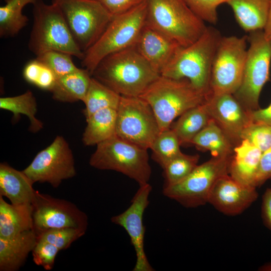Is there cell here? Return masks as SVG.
Segmentation results:
<instances>
[{
    "mask_svg": "<svg viewBox=\"0 0 271 271\" xmlns=\"http://www.w3.org/2000/svg\"><path fill=\"white\" fill-rule=\"evenodd\" d=\"M135 46L102 60L92 76L121 96L138 97L160 76Z\"/></svg>",
    "mask_w": 271,
    "mask_h": 271,
    "instance_id": "obj_1",
    "label": "cell"
},
{
    "mask_svg": "<svg viewBox=\"0 0 271 271\" xmlns=\"http://www.w3.org/2000/svg\"><path fill=\"white\" fill-rule=\"evenodd\" d=\"M222 37L216 28L207 26L197 40L179 49L161 75L174 79H188L196 89L207 97L211 93V69Z\"/></svg>",
    "mask_w": 271,
    "mask_h": 271,
    "instance_id": "obj_2",
    "label": "cell"
},
{
    "mask_svg": "<svg viewBox=\"0 0 271 271\" xmlns=\"http://www.w3.org/2000/svg\"><path fill=\"white\" fill-rule=\"evenodd\" d=\"M33 24L28 47L36 56L57 51L82 59L84 53L76 42L64 16L55 3L37 0L33 5Z\"/></svg>",
    "mask_w": 271,
    "mask_h": 271,
    "instance_id": "obj_3",
    "label": "cell"
},
{
    "mask_svg": "<svg viewBox=\"0 0 271 271\" xmlns=\"http://www.w3.org/2000/svg\"><path fill=\"white\" fill-rule=\"evenodd\" d=\"M139 97L151 106L161 131L170 128L176 117L204 103L207 98L188 79H174L161 75Z\"/></svg>",
    "mask_w": 271,
    "mask_h": 271,
    "instance_id": "obj_4",
    "label": "cell"
},
{
    "mask_svg": "<svg viewBox=\"0 0 271 271\" xmlns=\"http://www.w3.org/2000/svg\"><path fill=\"white\" fill-rule=\"evenodd\" d=\"M146 1L131 10L113 16L97 41L85 53L82 66L92 76L100 61L106 56L135 46L146 25Z\"/></svg>",
    "mask_w": 271,
    "mask_h": 271,
    "instance_id": "obj_5",
    "label": "cell"
},
{
    "mask_svg": "<svg viewBox=\"0 0 271 271\" xmlns=\"http://www.w3.org/2000/svg\"><path fill=\"white\" fill-rule=\"evenodd\" d=\"M146 25L183 47L197 40L207 28L184 0H145Z\"/></svg>",
    "mask_w": 271,
    "mask_h": 271,
    "instance_id": "obj_6",
    "label": "cell"
},
{
    "mask_svg": "<svg viewBox=\"0 0 271 271\" xmlns=\"http://www.w3.org/2000/svg\"><path fill=\"white\" fill-rule=\"evenodd\" d=\"M89 163L97 169L119 172L139 186L148 183L152 174L148 150L116 135L96 145Z\"/></svg>",
    "mask_w": 271,
    "mask_h": 271,
    "instance_id": "obj_7",
    "label": "cell"
},
{
    "mask_svg": "<svg viewBox=\"0 0 271 271\" xmlns=\"http://www.w3.org/2000/svg\"><path fill=\"white\" fill-rule=\"evenodd\" d=\"M247 36L249 46L242 78L233 95L246 109L252 111L260 108V94L269 79L271 42L265 38L263 30L249 32Z\"/></svg>",
    "mask_w": 271,
    "mask_h": 271,
    "instance_id": "obj_8",
    "label": "cell"
},
{
    "mask_svg": "<svg viewBox=\"0 0 271 271\" xmlns=\"http://www.w3.org/2000/svg\"><path fill=\"white\" fill-rule=\"evenodd\" d=\"M52 3L61 9L84 53L97 41L113 17L98 0H52Z\"/></svg>",
    "mask_w": 271,
    "mask_h": 271,
    "instance_id": "obj_9",
    "label": "cell"
},
{
    "mask_svg": "<svg viewBox=\"0 0 271 271\" xmlns=\"http://www.w3.org/2000/svg\"><path fill=\"white\" fill-rule=\"evenodd\" d=\"M231 156L213 157L197 165L184 180L164 185L163 195L187 208H195L208 203L210 192L216 182L229 174Z\"/></svg>",
    "mask_w": 271,
    "mask_h": 271,
    "instance_id": "obj_10",
    "label": "cell"
},
{
    "mask_svg": "<svg viewBox=\"0 0 271 271\" xmlns=\"http://www.w3.org/2000/svg\"><path fill=\"white\" fill-rule=\"evenodd\" d=\"M247 42V35L222 37L211 69V94H233L237 90L243 73Z\"/></svg>",
    "mask_w": 271,
    "mask_h": 271,
    "instance_id": "obj_11",
    "label": "cell"
},
{
    "mask_svg": "<svg viewBox=\"0 0 271 271\" xmlns=\"http://www.w3.org/2000/svg\"><path fill=\"white\" fill-rule=\"evenodd\" d=\"M161 131L156 115L146 101L139 96H121L117 108V136L148 150Z\"/></svg>",
    "mask_w": 271,
    "mask_h": 271,
    "instance_id": "obj_12",
    "label": "cell"
},
{
    "mask_svg": "<svg viewBox=\"0 0 271 271\" xmlns=\"http://www.w3.org/2000/svg\"><path fill=\"white\" fill-rule=\"evenodd\" d=\"M23 171L33 183H48L58 188L63 180L76 175L74 158L68 143L63 136H56Z\"/></svg>",
    "mask_w": 271,
    "mask_h": 271,
    "instance_id": "obj_13",
    "label": "cell"
},
{
    "mask_svg": "<svg viewBox=\"0 0 271 271\" xmlns=\"http://www.w3.org/2000/svg\"><path fill=\"white\" fill-rule=\"evenodd\" d=\"M33 229L37 234L51 228L73 227L86 231V214L74 203L36 190L32 203Z\"/></svg>",
    "mask_w": 271,
    "mask_h": 271,
    "instance_id": "obj_14",
    "label": "cell"
},
{
    "mask_svg": "<svg viewBox=\"0 0 271 271\" xmlns=\"http://www.w3.org/2000/svg\"><path fill=\"white\" fill-rule=\"evenodd\" d=\"M140 187L131 200L130 205L123 212L112 216L111 221L122 227L128 234L136 256L133 271H153L146 254L144 247L145 227L143 223L144 212L150 201L152 190L148 183Z\"/></svg>",
    "mask_w": 271,
    "mask_h": 271,
    "instance_id": "obj_15",
    "label": "cell"
},
{
    "mask_svg": "<svg viewBox=\"0 0 271 271\" xmlns=\"http://www.w3.org/2000/svg\"><path fill=\"white\" fill-rule=\"evenodd\" d=\"M211 118L232 142L240 141L244 129L252 121L246 109L232 94H210L204 102Z\"/></svg>",
    "mask_w": 271,
    "mask_h": 271,
    "instance_id": "obj_16",
    "label": "cell"
},
{
    "mask_svg": "<svg viewBox=\"0 0 271 271\" xmlns=\"http://www.w3.org/2000/svg\"><path fill=\"white\" fill-rule=\"evenodd\" d=\"M257 197L256 187L241 184L227 174L216 182L208 203L224 214L236 215L249 207Z\"/></svg>",
    "mask_w": 271,
    "mask_h": 271,
    "instance_id": "obj_17",
    "label": "cell"
},
{
    "mask_svg": "<svg viewBox=\"0 0 271 271\" xmlns=\"http://www.w3.org/2000/svg\"><path fill=\"white\" fill-rule=\"evenodd\" d=\"M135 47L140 54L161 75V72L183 46L146 25Z\"/></svg>",
    "mask_w": 271,
    "mask_h": 271,
    "instance_id": "obj_18",
    "label": "cell"
},
{
    "mask_svg": "<svg viewBox=\"0 0 271 271\" xmlns=\"http://www.w3.org/2000/svg\"><path fill=\"white\" fill-rule=\"evenodd\" d=\"M37 241V235L34 229L11 238H0V270H19Z\"/></svg>",
    "mask_w": 271,
    "mask_h": 271,
    "instance_id": "obj_19",
    "label": "cell"
},
{
    "mask_svg": "<svg viewBox=\"0 0 271 271\" xmlns=\"http://www.w3.org/2000/svg\"><path fill=\"white\" fill-rule=\"evenodd\" d=\"M262 152L245 140L233 149L229 174L234 180L246 186H254Z\"/></svg>",
    "mask_w": 271,
    "mask_h": 271,
    "instance_id": "obj_20",
    "label": "cell"
},
{
    "mask_svg": "<svg viewBox=\"0 0 271 271\" xmlns=\"http://www.w3.org/2000/svg\"><path fill=\"white\" fill-rule=\"evenodd\" d=\"M33 183L23 172L7 163L0 164V196L13 204H32L36 190Z\"/></svg>",
    "mask_w": 271,
    "mask_h": 271,
    "instance_id": "obj_21",
    "label": "cell"
},
{
    "mask_svg": "<svg viewBox=\"0 0 271 271\" xmlns=\"http://www.w3.org/2000/svg\"><path fill=\"white\" fill-rule=\"evenodd\" d=\"M236 21L245 32L263 30L269 14L271 0H226Z\"/></svg>",
    "mask_w": 271,
    "mask_h": 271,
    "instance_id": "obj_22",
    "label": "cell"
},
{
    "mask_svg": "<svg viewBox=\"0 0 271 271\" xmlns=\"http://www.w3.org/2000/svg\"><path fill=\"white\" fill-rule=\"evenodd\" d=\"M31 229H33L32 204H9L0 196V238H11Z\"/></svg>",
    "mask_w": 271,
    "mask_h": 271,
    "instance_id": "obj_23",
    "label": "cell"
},
{
    "mask_svg": "<svg viewBox=\"0 0 271 271\" xmlns=\"http://www.w3.org/2000/svg\"><path fill=\"white\" fill-rule=\"evenodd\" d=\"M92 76L86 69L76 71L58 78L51 91L54 100L62 102L83 101Z\"/></svg>",
    "mask_w": 271,
    "mask_h": 271,
    "instance_id": "obj_24",
    "label": "cell"
},
{
    "mask_svg": "<svg viewBox=\"0 0 271 271\" xmlns=\"http://www.w3.org/2000/svg\"><path fill=\"white\" fill-rule=\"evenodd\" d=\"M117 109L98 110L86 119L82 141L87 146L97 145L116 135Z\"/></svg>",
    "mask_w": 271,
    "mask_h": 271,
    "instance_id": "obj_25",
    "label": "cell"
},
{
    "mask_svg": "<svg viewBox=\"0 0 271 271\" xmlns=\"http://www.w3.org/2000/svg\"><path fill=\"white\" fill-rule=\"evenodd\" d=\"M232 141L211 118L208 124L192 140L191 144L199 150L208 151L213 157H230L233 149Z\"/></svg>",
    "mask_w": 271,
    "mask_h": 271,
    "instance_id": "obj_26",
    "label": "cell"
},
{
    "mask_svg": "<svg viewBox=\"0 0 271 271\" xmlns=\"http://www.w3.org/2000/svg\"><path fill=\"white\" fill-rule=\"evenodd\" d=\"M211 119L204 103L182 114L171 128L177 136L181 145L189 144Z\"/></svg>",
    "mask_w": 271,
    "mask_h": 271,
    "instance_id": "obj_27",
    "label": "cell"
},
{
    "mask_svg": "<svg viewBox=\"0 0 271 271\" xmlns=\"http://www.w3.org/2000/svg\"><path fill=\"white\" fill-rule=\"evenodd\" d=\"M0 108L12 112L14 121H18L21 114L26 115L30 120L31 132H37L43 127V123L36 117L37 103L31 90L15 96L1 97Z\"/></svg>",
    "mask_w": 271,
    "mask_h": 271,
    "instance_id": "obj_28",
    "label": "cell"
},
{
    "mask_svg": "<svg viewBox=\"0 0 271 271\" xmlns=\"http://www.w3.org/2000/svg\"><path fill=\"white\" fill-rule=\"evenodd\" d=\"M37 1L5 0V4L0 7L1 37H14L27 25L29 19L23 14V8Z\"/></svg>",
    "mask_w": 271,
    "mask_h": 271,
    "instance_id": "obj_29",
    "label": "cell"
},
{
    "mask_svg": "<svg viewBox=\"0 0 271 271\" xmlns=\"http://www.w3.org/2000/svg\"><path fill=\"white\" fill-rule=\"evenodd\" d=\"M121 95L92 76L83 100L86 119L96 111L107 108H117Z\"/></svg>",
    "mask_w": 271,
    "mask_h": 271,
    "instance_id": "obj_30",
    "label": "cell"
},
{
    "mask_svg": "<svg viewBox=\"0 0 271 271\" xmlns=\"http://www.w3.org/2000/svg\"><path fill=\"white\" fill-rule=\"evenodd\" d=\"M180 145L177 136L171 127L161 131L150 149L152 151V158L163 169L182 153Z\"/></svg>",
    "mask_w": 271,
    "mask_h": 271,
    "instance_id": "obj_31",
    "label": "cell"
},
{
    "mask_svg": "<svg viewBox=\"0 0 271 271\" xmlns=\"http://www.w3.org/2000/svg\"><path fill=\"white\" fill-rule=\"evenodd\" d=\"M198 155L182 153L172 160L163 169L165 179L164 185L177 183L186 178L198 165Z\"/></svg>",
    "mask_w": 271,
    "mask_h": 271,
    "instance_id": "obj_32",
    "label": "cell"
},
{
    "mask_svg": "<svg viewBox=\"0 0 271 271\" xmlns=\"http://www.w3.org/2000/svg\"><path fill=\"white\" fill-rule=\"evenodd\" d=\"M85 230L73 228H51L37 234V239L48 242L56 246L60 250L67 249L71 244L83 236Z\"/></svg>",
    "mask_w": 271,
    "mask_h": 271,
    "instance_id": "obj_33",
    "label": "cell"
},
{
    "mask_svg": "<svg viewBox=\"0 0 271 271\" xmlns=\"http://www.w3.org/2000/svg\"><path fill=\"white\" fill-rule=\"evenodd\" d=\"M36 59L49 67L57 78L79 69L70 55L60 51H49L36 56Z\"/></svg>",
    "mask_w": 271,
    "mask_h": 271,
    "instance_id": "obj_34",
    "label": "cell"
},
{
    "mask_svg": "<svg viewBox=\"0 0 271 271\" xmlns=\"http://www.w3.org/2000/svg\"><path fill=\"white\" fill-rule=\"evenodd\" d=\"M241 141L245 140L262 153L271 147V125L252 122L242 131Z\"/></svg>",
    "mask_w": 271,
    "mask_h": 271,
    "instance_id": "obj_35",
    "label": "cell"
},
{
    "mask_svg": "<svg viewBox=\"0 0 271 271\" xmlns=\"http://www.w3.org/2000/svg\"><path fill=\"white\" fill-rule=\"evenodd\" d=\"M190 9L203 21L215 25L218 8L226 0H184Z\"/></svg>",
    "mask_w": 271,
    "mask_h": 271,
    "instance_id": "obj_36",
    "label": "cell"
},
{
    "mask_svg": "<svg viewBox=\"0 0 271 271\" xmlns=\"http://www.w3.org/2000/svg\"><path fill=\"white\" fill-rule=\"evenodd\" d=\"M60 250L48 242L39 240L32 251L33 260L46 270H51L54 265L56 256Z\"/></svg>",
    "mask_w": 271,
    "mask_h": 271,
    "instance_id": "obj_37",
    "label": "cell"
},
{
    "mask_svg": "<svg viewBox=\"0 0 271 271\" xmlns=\"http://www.w3.org/2000/svg\"><path fill=\"white\" fill-rule=\"evenodd\" d=\"M113 16L125 13L145 0H98Z\"/></svg>",
    "mask_w": 271,
    "mask_h": 271,
    "instance_id": "obj_38",
    "label": "cell"
},
{
    "mask_svg": "<svg viewBox=\"0 0 271 271\" xmlns=\"http://www.w3.org/2000/svg\"><path fill=\"white\" fill-rule=\"evenodd\" d=\"M271 179V147L263 152L258 169L254 180L256 188Z\"/></svg>",
    "mask_w": 271,
    "mask_h": 271,
    "instance_id": "obj_39",
    "label": "cell"
},
{
    "mask_svg": "<svg viewBox=\"0 0 271 271\" xmlns=\"http://www.w3.org/2000/svg\"><path fill=\"white\" fill-rule=\"evenodd\" d=\"M44 64L37 59L31 60L25 65L23 76L28 83L36 85L41 73Z\"/></svg>",
    "mask_w": 271,
    "mask_h": 271,
    "instance_id": "obj_40",
    "label": "cell"
},
{
    "mask_svg": "<svg viewBox=\"0 0 271 271\" xmlns=\"http://www.w3.org/2000/svg\"><path fill=\"white\" fill-rule=\"evenodd\" d=\"M57 79L54 73L44 64L41 73L35 86L41 89L51 91Z\"/></svg>",
    "mask_w": 271,
    "mask_h": 271,
    "instance_id": "obj_41",
    "label": "cell"
},
{
    "mask_svg": "<svg viewBox=\"0 0 271 271\" xmlns=\"http://www.w3.org/2000/svg\"><path fill=\"white\" fill-rule=\"evenodd\" d=\"M261 215L264 225L271 231V188H267L262 195Z\"/></svg>",
    "mask_w": 271,
    "mask_h": 271,
    "instance_id": "obj_42",
    "label": "cell"
},
{
    "mask_svg": "<svg viewBox=\"0 0 271 271\" xmlns=\"http://www.w3.org/2000/svg\"><path fill=\"white\" fill-rule=\"evenodd\" d=\"M250 115L252 122L264 123L271 125V102L264 108L250 111Z\"/></svg>",
    "mask_w": 271,
    "mask_h": 271,
    "instance_id": "obj_43",
    "label": "cell"
},
{
    "mask_svg": "<svg viewBox=\"0 0 271 271\" xmlns=\"http://www.w3.org/2000/svg\"><path fill=\"white\" fill-rule=\"evenodd\" d=\"M265 38L271 42V5L266 24L263 29Z\"/></svg>",
    "mask_w": 271,
    "mask_h": 271,
    "instance_id": "obj_44",
    "label": "cell"
},
{
    "mask_svg": "<svg viewBox=\"0 0 271 271\" xmlns=\"http://www.w3.org/2000/svg\"><path fill=\"white\" fill-rule=\"evenodd\" d=\"M259 270L261 271H271V262L262 265Z\"/></svg>",
    "mask_w": 271,
    "mask_h": 271,
    "instance_id": "obj_45",
    "label": "cell"
}]
</instances>
